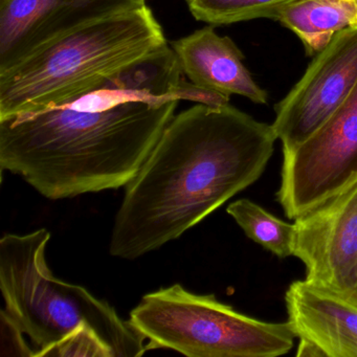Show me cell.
<instances>
[{
  "label": "cell",
  "mask_w": 357,
  "mask_h": 357,
  "mask_svg": "<svg viewBox=\"0 0 357 357\" xmlns=\"http://www.w3.org/2000/svg\"><path fill=\"white\" fill-rule=\"evenodd\" d=\"M168 43L68 103L0 120V167L52 200L126 187L178 105Z\"/></svg>",
  "instance_id": "cell-1"
},
{
  "label": "cell",
  "mask_w": 357,
  "mask_h": 357,
  "mask_svg": "<svg viewBox=\"0 0 357 357\" xmlns=\"http://www.w3.org/2000/svg\"><path fill=\"white\" fill-rule=\"evenodd\" d=\"M277 139L271 125L231 105L173 116L125 187L110 255L135 260L178 239L260 178Z\"/></svg>",
  "instance_id": "cell-2"
},
{
  "label": "cell",
  "mask_w": 357,
  "mask_h": 357,
  "mask_svg": "<svg viewBox=\"0 0 357 357\" xmlns=\"http://www.w3.org/2000/svg\"><path fill=\"white\" fill-rule=\"evenodd\" d=\"M166 43L146 6L62 33L0 70V120L68 103Z\"/></svg>",
  "instance_id": "cell-3"
},
{
  "label": "cell",
  "mask_w": 357,
  "mask_h": 357,
  "mask_svg": "<svg viewBox=\"0 0 357 357\" xmlns=\"http://www.w3.org/2000/svg\"><path fill=\"white\" fill-rule=\"evenodd\" d=\"M51 239L47 229L0 239V290L3 310L29 336L35 357L50 351L83 327L91 328L114 357H139L146 338L114 306L85 287L58 279L47 265Z\"/></svg>",
  "instance_id": "cell-4"
},
{
  "label": "cell",
  "mask_w": 357,
  "mask_h": 357,
  "mask_svg": "<svg viewBox=\"0 0 357 357\" xmlns=\"http://www.w3.org/2000/svg\"><path fill=\"white\" fill-rule=\"evenodd\" d=\"M129 321L148 350L168 349L188 357H277L294 344L289 323H268L236 311L214 294H196L174 284L149 292Z\"/></svg>",
  "instance_id": "cell-5"
},
{
  "label": "cell",
  "mask_w": 357,
  "mask_h": 357,
  "mask_svg": "<svg viewBox=\"0 0 357 357\" xmlns=\"http://www.w3.org/2000/svg\"><path fill=\"white\" fill-rule=\"evenodd\" d=\"M277 193L286 216L296 219L357 183V84L308 139L283 151Z\"/></svg>",
  "instance_id": "cell-6"
},
{
  "label": "cell",
  "mask_w": 357,
  "mask_h": 357,
  "mask_svg": "<svg viewBox=\"0 0 357 357\" xmlns=\"http://www.w3.org/2000/svg\"><path fill=\"white\" fill-rule=\"evenodd\" d=\"M357 84V29L337 33L315 55L303 78L275 106L271 125L283 151L317 132Z\"/></svg>",
  "instance_id": "cell-7"
},
{
  "label": "cell",
  "mask_w": 357,
  "mask_h": 357,
  "mask_svg": "<svg viewBox=\"0 0 357 357\" xmlns=\"http://www.w3.org/2000/svg\"><path fill=\"white\" fill-rule=\"evenodd\" d=\"M294 257L307 281L352 294L357 288V183L294 219Z\"/></svg>",
  "instance_id": "cell-8"
},
{
  "label": "cell",
  "mask_w": 357,
  "mask_h": 357,
  "mask_svg": "<svg viewBox=\"0 0 357 357\" xmlns=\"http://www.w3.org/2000/svg\"><path fill=\"white\" fill-rule=\"evenodd\" d=\"M298 357H357V300L305 280L285 294Z\"/></svg>",
  "instance_id": "cell-9"
},
{
  "label": "cell",
  "mask_w": 357,
  "mask_h": 357,
  "mask_svg": "<svg viewBox=\"0 0 357 357\" xmlns=\"http://www.w3.org/2000/svg\"><path fill=\"white\" fill-rule=\"evenodd\" d=\"M183 73L193 84L229 96L248 98L257 104L267 103V93L261 89L243 64L237 45L229 37H221L213 26L196 31L173 41Z\"/></svg>",
  "instance_id": "cell-10"
},
{
  "label": "cell",
  "mask_w": 357,
  "mask_h": 357,
  "mask_svg": "<svg viewBox=\"0 0 357 357\" xmlns=\"http://www.w3.org/2000/svg\"><path fill=\"white\" fill-rule=\"evenodd\" d=\"M275 20L302 40L308 55H317L337 33L357 29V0H294Z\"/></svg>",
  "instance_id": "cell-11"
},
{
  "label": "cell",
  "mask_w": 357,
  "mask_h": 357,
  "mask_svg": "<svg viewBox=\"0 0 357 357\" xmlns=\"http://www.w3.org/2000/svg\"><path fill=\"white\" fill-rule=\"evenodd\" d=\"M229 216L245 235L279 258L294 256L296 225L273 216L250 199H239L227 206Z\"/></svg>",
  "instance_id": "cell-12"
},
{
  "label": "cell",
  "mask_w": 357,
  "mask_h": 357,
  "mask_svg": "<svg viewBox=\"0 0 357 357\" xmlns=\"http://www.w3.org/2000/svg\"><path fill=\"white\" fill-rule=\"evenodd\" d=\"M294 0H187L198 22L213 26L231 24L257 18H277L278 12Z\"/></svg>",
  "instance_id": "cell-13"
},
{
  "label": "cell",
  "mask_w": 357,
  "mask_h": 357,
  "mask_svg": "<svg viewBox=\"0 0 357 357\" xmlns=\"http://www.w3.org/2000/svg\"><path fill=\"white\" fill-rule=\"evenodd\" d=\"M0 330L1 356L35 357L32 346L24 340L26 334L3 309L0 312Z\"/></svg>",
  "instance_id": "cell-14"
},
{
  "label": "cell",
  "mask_w": 357,
  "mask_h": 357,
  "mask_svg": "<svg viewBox=\"0 0 357 357\" xmlns=\"http://www.w3.org/2000/svg\"><path fill=\"white\" fill-rule=\"evenodd\" d=\"M176 98L178 100H189V101L197 102L198 104L217 106V107L229 105V96L197 86L191 81L187 82L183 79L177 87Z\"/></svg>",
  "instance_id": "cell-15"
},
{
  "label": "cell",
  "mask_w": 357,
  "mask_h": 357,
  "mask_svg": "<svg viewBox=\"0 0 357 357\" xmlns=\"http://www.w3.org/2000/svg\"><path fill=\"white\" fill-rule=\"evenodd\" d=\"M350 296H352L353 298H355V300H357V288H356V289H355V291L353 292L352 294H350Z\"/></svg>",
  "instance_id": "cell-16"
}]
</instances>
